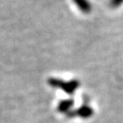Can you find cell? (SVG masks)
Here are the masks:
<instances>
[{"label":"cell","mask_w":123,"mask_h":123,"mask_svg":"<svg viewBox=\"0 0 123 123\" xmlns=\"http://www.w3.org/2000/svg\"><path fill=\"white\" fill-rule=\"evenodd\" d=\"M73 2L83 13L89 14L92 11V6L90 1H88V0H73Z\"/></svg>","instance_id":"cell-1"},{"label":"cell","mask_w":123,"mask_h":123,"mask_svg":"<svg viewBox=\"0 0 123 123\" xmlns=\"http://www.w3.org/2000/svg\"><path fill=\"white\" fill-rule=\"evenodd\" d=\"M123 4V0H110V5L112 8H118Z\"/></svg>","instance_id":"cell-2"}]
</instances>
